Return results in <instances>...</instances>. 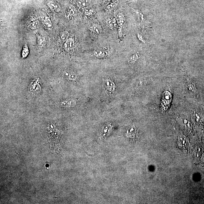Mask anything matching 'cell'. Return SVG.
Returning <instances> with one entry per match:
<instances>
[{"mask_svg":"<svg viewBox=\"0 0 204 204\" xmlns=\"http://www.w3.org/2000/svg\"><path fill=\"white\" fill-rule=\"evenodd\" d=\"M63 74L65 78L68 79V80L71 81L76 80L77 76L74 71L64 70L63 71Z\"/></svg>","mask_w":204,"mask_h":204,"instance_id":"obj_5","label":"cell"},{"mask_svg":"<svg viewBox=\"0 0 204 204\" xmlns=\"http://www.w3.org/2000/svg\"><path fill=\"white\" fill-rule=\"evenodd\" d=\"M77 3L80 7L87 8L90 4L89 0H77Z\"/></svg>","mask_w":204,"mask_h":204,"instance_id":"obj_13","label":"cell"},{"mask_svg":"<svg viewBox=\"0 0 204 204\" xmlns=\"http://www.w3.org/2000/svg\"><path fill=\"white\" fill-rule=\"evenodd\" d=\"M63 47L66 51H69L72 50L75 47L74 40L72 38H68L67 41L65 42Z\"/></svg>","mask_w":204,"mask_h":204,"instance_id":"obj_6","label":"cell"},{"mask_svg":"<svg viewBox=\"0 0 204 204\" xmlns=\"http://www.w3.org/2000/svg\"><path fill=\"white\" fill-rule=\"evenodd\" d=\"M77 100L75 99H69L63 101L60 103V106L64 107H72L77 104Z\"/></svg>","mask_w":204,"mask_h":204,"instance_id":"obj_4","label":"cell"},{"mask_svg":"<svg viewBox=\"0 0 204 204\" xmlns=\"http://www.w3.org/2000/svg\"><path fill=\"white\" fill-rule=\"evenodd\" d=\"M45 42H46V40L44 37L37 35V42H38V46L39 47L42 48L44 46Z\"/></svg>","mask_w":204,"mask_h":204,"instance_id":"obj_12","label":"cell"},{"mask_svg":"<svg viewBox=\"0 0 204 204\" xmlns=\"http://www.w3.org/2000/svg\"><path fill=\"white\" fill-rule=\"evenodd\" d=\"M93 54L96 57L100 58L105 57L107 55V52L105 49L99 48L94 51Z\"/></svg>","mask_w":204,"mask_h":204,"instance_id":"obj_7","label":"cell"},{"mask_svg":"<svg viewBox=\"0 0 204 204\" xmlns=\"http://www.w3.org/2000/svg\"><path fill=\"white\" fill-rule=\"evenodd\" d=\"M29 53V51L28 47L26 44L23 47V51H22V57L23 58L27 57L28 56Z\"/></svg>","mask_w":204,"mask_h":204,"instance_id":"obj_16","label":"cell"},{"mask_svg":"<svg viewBox=\"0 0 204 204\" xmlns=\"http://www.w3.org/2000/svg\"><path fill=\"white\" fill-rule=\"evenodd\" d=\"M104 86L108 93L111 94L115 91L116 88L115 84L111 80H106L104 82Z\"/></svg>","mask_w":204,"mask_h":204,"instance_id":"obj_2","label":"cell"},{"mask_svg":"<svg viewBox=\"0 0 204 204\" xmlns=\"http://www.w3.org/2000/svg\"><path fill=\"white\" fill-rule=\"evenodd\" d=\"M90 30L93 33L96 34H100L101 32L102 29L100 26L97 24L93 25L90 27Z\"/></svg>","mask_w":204,"mask_h":204,"instance_id":"obj_11","label":"cell"},{"mask_svg":"<svg viewBox=\"0 0 204 204\" xmlns=\"http://www.w3.org/2000/svg\"><path fill=\"white\" fill-rule=\"evenodd\" d=\"M85 14L86 16H91L93 15L94 11L92 9H85Z\"/></svg>","mask_w":204,"mask_h":204,"instance_id":"obj_19","label":"cell"},{"mask_svg":"<svg viewBox=\"0 0 204 204\" xmlns=\"http://www.w3.org/2000/svg\"><path fill=\"white\" fill-rule=\"evenodd\" d=\"M69 36V33L67 31H63L60 34V38L63 42H66L68 39Z\"/></svg>","mask_w":204,"mask_h":204,"instance_id":"obj_14","label":"cell"},{"mask_svg":"<svg viewBox=\"0 0 204 204\" xmlns=\"http://www.w3.org/2000/svg\"><path fill=\"white\" fill-rule=\"evenodd\" d=\"M117 6V3L111 2L107 5L106 9L108 11H111L115 9Z\"/></svg>","mask_w":204,"mask_h":204,"instance_id":"obj_18","label":"cell"},{"mask_svg":"<svg viewBox=\"0 0 204 204\" xmlns=\"http://www.w3.org/2000/svg\"><path fill=\"white\" fill-rule=\"evenodd\" d=\"M125 16L123 13H119L117 15L116 21L118 26V35L120 38H122L123 34H122V28L125 25Z\"/></svg>","mask_w":204,"mask_h":204,"instance_id":"obj_1","label":"cell"},{"mask_svg":"<svg viewBox=\"0 0 204 204\" xmlns=\"http://www.w3.org/2000/svg\"><path fill=\"white\" fill-rule=\"evenodd\" d=\"M116 21L115 19L109 18L106 20V24L110 28L112 29L115 26Z\"/></svg>","mask_w":204,"mask_h":204,"instance_id":"obj_15","label":"cell"},{"mask_svg":"<svg viewBox=\"0 0 204 204\" xmlns=\"http://www.w3.org/2000/svg\"><path fill=\"white\" fill-rule=\"evenodd\" d=\"M77 11L75 8L72 5H70L67 9L68 17H74L77 15Z\"/></svg>","mask_w":204,"mask_h":204,"instance_id":"obj_10","label":"cell"},{"mask_svg":"<svg viewBox=\"0 0 204 204\" xmlns=\"http://www.w3.org/2000/svg\"><path fill=\"white\" fill-rule=\"evenodd\" d=\"M29 28L31 30L37 29L38 28L39 22L38 19L34 17L30 18L28 23Z\"/></svg>","mask_w":204,"mask_h":204,"instance_id":"obj_8","label":"cell"},{"mask_svg":"<svg viewBox=\"0 0 204 204\" xmlns=\"http://www.w3.org/2000/svg\"><path fill=\"white\" fill-rule=\"evenodd\" d=\"M118 1V0H111V1H112V2H115V3H117V1Z\"/></svg>","mask_w":204,"mask_h":204,"instance_id":"obj_20","label":"cell"},{"mask_svg":"<svg viewBox=\"0 0 204 204\" xmlns=\"http://www.w3.org/2000/svg\"><path fill=\"white\" fill-rule=\"evenodd\" d=\"M41 86L40 85L39 83V80H35L31 82L30 86V90L34 94L38 93L40 92Z\"/></svg>","mask_w":204,"mask_h":204,"instance_id":"obj_3","label":"cell"},{"mask_svg":"<svg viewBox=\"0 0 204 204\" xmlns=\"http://www.w3.org/2000/svg\"><path fill=\"white\" fill-rule=\"evenodd\" d=\"M44 24L48 28H51L52 27V24L50 18L48 16L44 18L43 20Z\"/></svg>","mask_w":204,"mask_h":204,"instance_id":"obj_17","label":"cell"},{"mask_svg":"<svg viewBox=\"0 0 204 204\" xmlns=\"http://www.w3.org/2000/svg\"><path fill=\"white\" fill-rule=\"evenodd\" d=\"M47 5L52 10L56 12H60L61 9L60 5L57 3L53 2V1H50L48 2Z\"/></svg>","mask_w":204,"mask_h":204,"instance_id":"obj_9","label":"cell"}]
</instances>
